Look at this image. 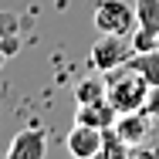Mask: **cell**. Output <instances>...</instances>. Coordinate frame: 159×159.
Segmentation results:
<instances>
[{
	"label": "cell",
	"mask_w": 159,
	"mask_h": 159,
	"mask_svg": "<svg viewBox=\"0 0 159 159\" xmlns=\"http://www.w3.org/2000/svg\"><path fill=\"white\" fill-rule=\"evenodd\" d=\"M149 129H152V115H149L146 108L119 112V119H115V132L125 139L132 149H135V146H142V142L149 139Z\"/></svg>",
	"instance_id": "8992f818"
},
{
	"label": "cell",
	"mask_w": 159,
	"mask_h": 159,
	"mask_svg": "<svg viewBox=\"0 0 159 159\" xmlns=\"http://www.w3.org/2000/svg\"><path fill=\"white\" fill-rule=\"evenodd\" d=\"M135 27L159 34V0H135Z\"/></svg>",
	"instance_id": "ba28073f"
},
{
	"label": "cell",
	"mask_w": 159,
	"mask_h": 159,
	"mask_svg": "<svg viewBox=\"0 0 159 159\" xmlns=\"http://www.w3.org/2000/svg\"><path fill=\"white\" fill-rule=\"evenodd\" d=\"M44 156H48V132L41 125L20 129L7 146V159H44Z\"/></svg>",
	"instance_id": "5b68a950"
},
{
	"label": "cell",
	"mask_w": 159,
	"mask_h": 159,
	"mask_svg": "<svg viewBox=\"0 0 159 159\" xmlns=\"http://www.w3.org/2000/svg\"><path fill=\"white\" fill-rule=\"evenodd\" d=\"M132 54H135V48H132V37H122V34H102L95 44H92L88 64L95 68L98 75H105V71H112V68L125 64Z\"/></svg>",
	"instance_id": "7a4b0ae2"
},
{
	"label": "cell",
	"mask_w": 159,
	"mask_h": 159,
	"mask_svg": "<svg viewBox=\"0 0 159 159\" xmlns=\"http://www.w3.org/2000/svg\"><path fill=\"white\" fill-rule=\"evenodd\" d=\"M115 119H119V112L112 108L108 98H102V102H81L75 108V122H81V125L108 129V125H115Z\"/></svg>",
	"instance_id": "52a82bcc"
},
{
	"label": "cell",
	"mask_w": 159,
	"mask_h": 159,
	"mask_svg": "<svg viewBox=\"0 0 159 159\" xmlns=\"http://www.w3.org/2000/svg\"><path fill=\"white\" fill-rule=\"evenodd\" d=\"M146 112H149L152 119H159V85L149 92V98H146Z\"/></svg>",
	"instance_id": "7c38bea8"
},
{
	"label": "cell",
	"mask_w": 159,
	"mask_h": 159,
	"mask_svg": "<svg viewBox=\"0 0 159 159\" xmlns=\"http://www.w3.org/2000/svg\"><path fill=\"white\" fill-rule=\"evenodd\" d=\"M129 61H132L142 75H146V78H149V85H152V88L159 85V48H152V51H135Z\"/></svg>",
	"instance_id": "9c48e42d"
},
{
	"label": "cell",
	"mask_w": 159,
	"mask_h": 159,
	"mask_svg": "<svg viewBox=\"0 0 159 159\" xmlns=\"http://www.w3.org/2000/svg\"><path fill=\"white\" fill-rule=\"evenodd\" d=\"M3 61H7V54H3V51H0V68H3Z\"/></svg>",
	"instance_id": "4fadbf2b"
},
{
	"label": "cell",
	"mask_w": 159,
	"mask_h": 159,
	"mask_svg": "<svg viewBox=\"0 0 159 159\" xmlns=\"http://www.w3.org/2000/svg\"><path fill=\"white\" fill-rule=\"evenodd\" d=\"M149 92H152L149 78H146L132 61L119 64V68H112V71H105V98L112 102L115 112H135V108H146Z\"/></svg>",
	"instance_id": "6da1fadb"
},
{
	"label": "cell",
	"mask_w": 159,
	"mask_h": 159,
	"mask_svg": "<svg viewBox=\"0 0 159 159\" xmlns=\"http://www.w3.org/2000/svg\"><path fill=\"white\" fill-rule=\"evenodd\" d=\"M92 24L98 27V34H129L135 31V7H129L125 0H98Z\"/></svg>",
	"instance_id": "3957f363"
},
{
	"label": "cell",
	"mask_w": 159,
	"mask_h": 159,
	"mask_svg": "<svg viewBox=\"0 0 159 159\" xmlns=\"http://www.w3.org/2000/svg\"><path fill=\"white\" fill-rule=\"evenodd\" d=\"M17 34H20V17L10 14V10H3L0 14V41H14Z\"/></svg>",
	"instance_id": "8fae6325"
},
{
	"label": "cell",
	"mask_w": 159,
	"mask_h": 159,
	"mask_svg": "<svg viewBox=\"0 0 159 159\" xmlns=\"http://www.w3.org/2000/svg\"><path fill=\"white\" fill-rule=\"evenodd\" d=\"M102 139H105V129L75 122L71 132H68V139H64V149L75 159H95V156H102Z\"/></svg>",
	"instance_id": "277c9868"
},
{
	"label": "cell",
	"mask_w": 159,
	"mask_h": 159,
	"mask_svg": "<svg viewBox=\"0 0 159 159\" xmlns=\"http://www.w3.org/2000/svg\"><path fill=\"white\" fill-rule=\"evenodd\" d=\"M105 98V75L102 78H85V81H78L75 85V102L81 105V102H102Z\"/></svg>",
	"instance_id": "30bf717a"
}]
</instances>
